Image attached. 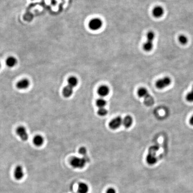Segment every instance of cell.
<instances>
[{
	"label": "cell",
	"mask_w": 193,
	"mask_h": 193,
	"mask_svg": "<svg viewBox=\"0 0 193 193\" xmlns=\"http://www.w3.org/2000/svg\"><path fill=\"white\" fill-rule=\"evenodd\" d=\"M137 94L139 97L144 98V103L147 106H152L154 104V99L149 94L147 89L142 87L138 89Z\"/></svg>",
	"instance_id": "cell-1"
},
{
	"label": "cell",
	"mask_w": 193,
	"mask_h": 193,
	"mask_svg": "<svg viewBox=\"0 0 193 193\" xmlns=\"http://www.w3.org/2000/svg\"><path fill=\"white\" fill-rule=\"evenodd\" d=\"M159 150L158 145H154L151 146L148 149V152L146 156V162L150 165H153L157 162L158 157L157 152Z\"/></svg>",
	"instance_id": "cell-2"
},
{
	"label": "cell",
	"mask_w": 193,
	"mask_h": 193,
	"mask_svg": "<svg viewBox=\"0 0 193 193\" xmlns=\"http://www.w3.org/2000/svg\"><path fill=\"white\" fill-rule=\"evenodd\" d=\"M89 161V157L86 156L82 158L77 157H74L71 160L70 163L71 166L77 169H82L83 168L86 163Z\"/></svg>",
	"instance_id": "cell-3"
},
{
	"label": "cell",
	"mask_w": 193,
	"mask_h": 193,
	"mask_svg": "<svg viewBox=\"0 0 193 193\" xmlns=\"http://www.w3.org/2000/svg\"><path fill=\"white\" fill-rule=\"evenodd\" d=\"M155 38V34L154 32L150 31L147 35V40L143 44V49L147 52L151 51L153 47V41Z\"/></svg>",
	"instance_id": "cell-4"
},
{
	"label": "cell",
	"mask_w": 193,
	"mask_h": 193,
	"mask_svg": "<svg viewBox=\"0 0 193 193\" xmlns=\"http://www.w3.org/2000/svg\"><path fill=\"white\" fill-rule=\"evenodd\" d=\"M103 21L98 17H95L90 20L88 23V27L90 30L93 31H98L102 27Z\"/></svg>",
	"instance_id": "cell-5"
},
{
	"label": "cell",
	"mask_w": 193,
	"mask_h": 193,
	"mask_svg": "<svg viewBox=\"0 0 193 193\" xmlns=\"http://www.w3.org/2000/svg\"><path fill=\"white\" fill-rule=\"evenodd\" d=\"M171 83V80L169 77H166L158 80L156 83V86L158 89H163L169 86Z\"/></svg>",
	"instance_id": "cell-6"
},
{
	"label": "cell",
	"mask_w": 193,
	"mask_h": 193,
	"mask_svg": "<svg viewBox=\"0 0 193 193\" xmlns=\"http://www.w3.org/2000/svg\"><path fill=\"white\" fill-rule=\"evenodd\" d=\"M16 132L17 136H19L23 141H26L27 140L28 135L27 133V130L24 127L19 126L17 128Z\"/></svg>",
	"instance_id": "cell-7"
},
{
	"label": "cell",
	"mask_w": 193,
	"mask_h": 193,
	"mask_svg": "<svg viewBox=\"0 0 193 193\" xmlns=\"http://www.w3.org/2000/svg\"><path fill=\"white\" fill-rule=\"evenodd\" d=\"M13 176L16 180L18 181L21 180L24 176L23 167L21 166H17L14 170Z\"/></svg>",
	"instance_id": "cell-8"
},
{
	"label": "cell",
	"mask_w": 193,
	"mask_h": 193,
	"mask_svg": "<svg viewBox=\"0 0 193 193\" xmlns=\"http://www.w3.org/2000/svg\"><path fill=\"white\" fill-rule=\"evenodd\" d=\"M123 124V120L120 117H117L112 120L109 123V127L113 130H116L120 128Z\"/></svg>",
	"instance_id": "cell-9"
},
{
	"label": "cell",
	"mask_w": 193,
	"mask_h": 193,
	"mask_svg": "<svg viewBox=\"0 0 193 193\" xmlns=\"http://www.w3.org/2000/svg\"><path fill=\"white\" fill-rule=\"evenodd\" d=\"M164 13V9L162 7L159 5L155 6L152 10V15L157 19L162 17Z\"/></svg>",
	"instance_id": "cell-10"
},
{
	"label": "cell",
	"mask_w": 193,
	"mask_h": 193,
	"mask_svg": "<svg viewBox=\"0 0 193 193\" xmlns=\"http://www.w3.org/2000/svg\"><path fill=\"white\" fill-rule=\"evenodd\" d=\"M30 81L27 79H23L17 82L16 87L19 89H25L29 86Z\"/></svg>",
	"instance_id": "cell-11"
},
{
	"label": "cell",
	"mask_w": 193,
	"mask_h": 193,
	"mask_svg": "<svg viewBox=\"0 0 193 193\" xmlns=\"http://www.w3.org/2000/svg\"><path fill=\"white\" fill-rule=\"evenodd\" d=\"M17 59L14 56H10L7 57L5 60V63L7 66L9 67H14L17 63Z\"/></svg>",
	"instance_id": "cell-12"
},
{
	"label": "cell",
	"mask_w": 193,
	"mask_h": 193,
	"mask_svg": "<svg viewBox=\"0 0 193 193\" xmlns=\"http://www.w3.org/2000/svg\"><path fill=\"white\" fill-rule=\"evenodd\" d=\"M109 88L106 85H102L98 89V94L101 97H105L108 95L109 93Z\"/></svg>",
	"instance_id": "cell-13"
},
{
	"label": "cell",
	"mask_w": 193,
	"mask_h": 193,
	"mask_svg": "<svg viewBox=\"0 0 193 193\" xmlns=\"http://www.w3.org/2000/svg\"><path fill=\"white\" fill-rule=\"evenodd\" d=\"M63 96L66 98L70 97L73 93V88L70 86L69 85L66 86L63 89Z\"/></svg>",
	"instance_id": "cell-14"
},
{
	"label": "cell",
	"mask_w": 193,
	"mask_h": 193,
	"mask_svg": "<svg viewBox=\"0 0 193 193\" xmlns=\"http://www.w3.org/2000/svg\"><path fill=\"white\" fill-rule=\"evenodd\" d=\"M44 142V139L40 135H36L33 139V143L35 146L39 147L43 145Z\"/></svg>",
	"instance_id": "cell-15"
},
{
	"label": "cell",
	"mask_w": 193,
	"mask_h": 193,
	"mask_svg": "<svg viewBox=\"0 0 193 193\" xmlns=\"http://www.w3.org/2000/svg\"><path fill=\"white\" fill-rule=\"evenodd\" d=\"M123 124L126 128H130L133 124V119L130 116H127L123 120Z\"/></svg>",
	"instance_id": "cell-16"
},
{
	"label": "cell",
	"mask_w": 193,
	"mask_h": 193,
	"mask_svg": "<svg viewBox=\"0 0 193 193\" xmlns=\"http://www.w3.org/2000/svg\"><path fill=\"white\" fill-rule=\"evenodd\" d=\"M89 187L87 184L84 183L79 184L78 187V192L79 193H87Z\"/></svg>",
	"instance_id": "cell-17"
},
{
	"label": "cell",
	"mask_w": 193,
	"mask_h": 193,
	"mask_svg": "<svg viewBox=\"0 0 193 193\" xmlns=\"http://www.w3.org/2000/svg\"><path fill=\"white\" fill-rule=\"evenodd\" d=\"M67 83H68L67 85H69L71 87L73 88L74 87H76L78 83V80L76 77L73 76V77H70L67 80Z\"/></svg>",
	"instance_id": "cell-18"
},
{
	"label": "cell",
	"mask_w": 193,
	"mask_h": 193,
	"mask_svg": "<svg viewBox=\"0 0 193 193\" xmlns=\"http://www.w3.org/2000/svg\"><path fill=\"white\" fill-rule=\"evenodd\" d=\"M178 41L182 45H186L188 42V39L186 36L184 35H181L179 36Z\"/></svg>",
	"instance_id": "cell-19"
},
{
	"label": "cell",
	"mask_w": 193,
	"mask_h": 193,
	"mask_svg": "<svg viewBox=\"0 0 193 193\" xmlns=\"http://www.w3.org/2000/svg\"><path fill=\"white\" fill-rule=\"evenodd\" d=\"M106 104V102L105 100L102 98H99L96 101V105L99 108L104 107Z\"/></svg>",
	"instance_id": "cell-20"
},
{
	"label": "cell",
	"mask_w": 193,
	"mask_h": 193,
	"mask_svg": "<svg viewBox=\"0 0 193 193\" xmlns=\"http://www.w3.org/2000/svg\"><path fill=\"white\" fill-rule=\"evenodd\" d=\"M186 99L189 102H193V85L192 86L191 91L188 93L186 95Z\"/></svg>",
	"instance_id": "cell-21"
},
{
	"label": "cell",
	"mask_w": 193,
	"mask_h": 193,
	"mask_svg": "<svg viewBox=\"0 0 193 193\" xmlns=\"http://www.w3.org/2000/svg\"><path fill=\"white\" fill-rule=\"evenodd\" d=\"M107 113H108L107 110L104 107L100 108L98 111V114L99 116H106Z\"/></svg>",
	"instance_id": "cell-22"
},
{
	"label": "cell",
	"mask_w": 193,
	"mask_h": 193,
	"mask_svg": "<svg viewBox=\"0 0 193 193\" xmlns=\"http://www.w3.org/2000/svg\"><path fill=\"white\" fill-rule=\"evenodd\" d=\"M78 152L80 153V154L83 155L84 156H86L87 153V150L85 148L81 147L79 150Z\"/></svg>",
	"instance_id": "cell-23"
},
{
	"label": "cell",
	"mask_w": 193,
	"mask_h": 193,
	"mask_svg": "<svg viewBox=\"0 0 193 193\" xmlns=\"http://www.w3.org/2000/svg\"><path fill=\"white\" fill-rule=\"evenodd\" d=\"M106 193H116V191L114 188H110L107 190Z\"/></svg>",
	"instance_id": "cell-24"
},
{
	"label": "cell",
	"mask_w": 193,
	"mask_h": 193,
	"mask_svg": "<svg viewBox=\"0 0 193 193\" xmlns=\"http://www.w3.org/2000/svg\"><path fill=\"white\" fill-rule=\"evenodd\" d=\"M189 123L192 126H193V115L190 118V120H189Z\"/></svg>",
	"instance_id": "cell-25"
},
{
	"label": "cell",
	"mask_w": 193,
	"mask_h": 193,
	"mask_svg": "<svg viewBox=\"0 0 193 193\" xmlns=\"http://www.w3.org/2000/svg\"><path fill=\"white\" fill-rule=\"evenodd\" d=\"M51 1H53V3H54V4H55V0H51Z\"/></svg>",
	"instance_id": "cell-26"
},
{
	"label": "cell",
	"mask_w": 193,
	"mask_h": 193,
	"mask_svg": "<svg viewBox=\"0 0 193 193\" xmlns=\"http://www.w3.org/2000/svg\"><path fill=\"white\" fill-rule=\"evenodd\" d=\"M1 63H0V68H1Z\"/></svg>",
	"instance_id": "cell-27"
}]
</instances>
